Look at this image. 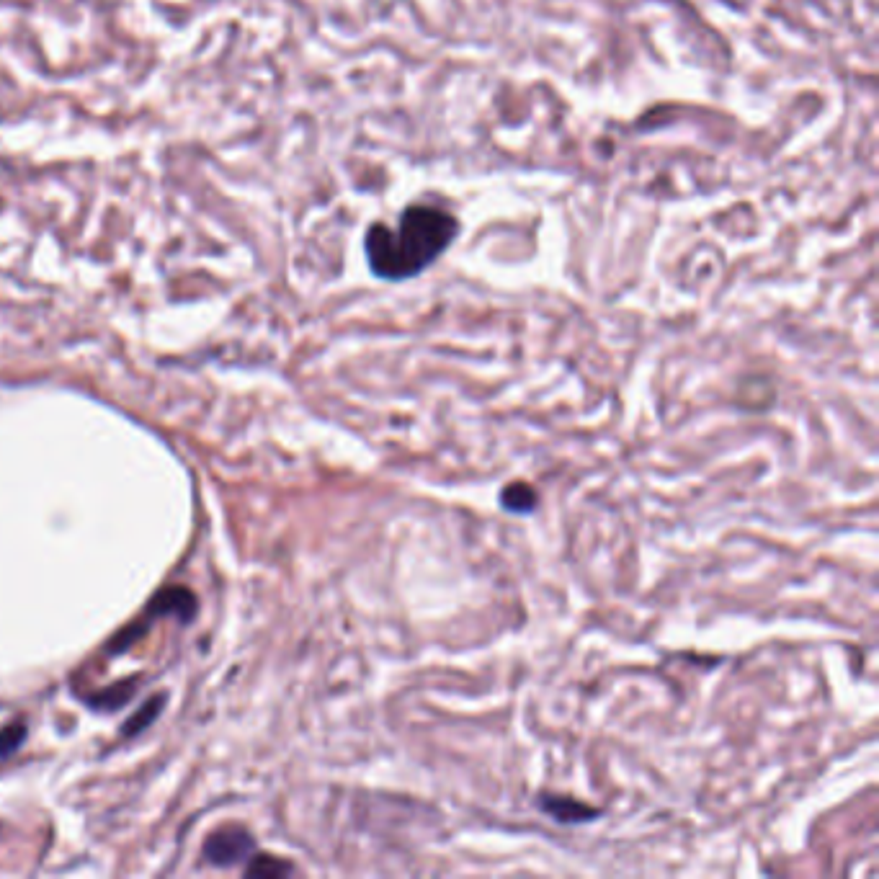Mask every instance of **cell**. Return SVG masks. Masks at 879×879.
<instances>
[{
  "instance_id": "obj_6",
  "label": "cell",
  "mask_w": 879,
  "mask_h": 879,
  "mask_svg": "<svg viewBox=\"0 0 879 879\" xmlns=\"http://www.w3.org/2000/svg\"><path fill=\"white\" fill-rule=\"evenodd\" d=\"M24 735H26V727L21 725V722H13V725H8L6 730H0V761H3L8 753H13L19 748Z\"/></svg>"
},
{
  "instance_id": "obj_4",
  "label": "cell",
  "mask_w": 879,
  "mask_h": 879,
  "mask_svg": "<svg viewBox=\"0 0 879 879\" xmlns=\"http://www.w3.org/2000/svg\"><path fill=\"white\" fill-rule=\"evenodd\" d=\"M501 506L508 513H534L539 506V493L526 483H511L501 490Z\"/></svg>"
},
{
  "instance_id": "obj_5",
  "label": "cell",
  "mask_w": 879,
  "mask_h": 879,
  "mask_svg": "<svg viewBox=\"0 0 879 879\" xmlns=\"http://www.w3.org/2000/svg\"><path fill=\"white\" fill-rule=\"evenodd\" d=\"M294 867L287 864V861L274 859V856H258L253 859L248 867H245V874L248 877H284V874H292Z\"/></svg>"
},
{
  "instance_id": "obj_1",
  "label": "cell",
  "mask_w": 879,
  "mask_h": 879,
  "mask_svg": "<svg viewBox=\"0 0 879 879\" xmlns=\"http://www.w3.org/2000/svg\"><path fill=\"white\" fill-rule=\"evenodd\" d=\"M457 232L459 222L452 212L413 204L400 214L395 227L372 225L364 248L379 279L403 281L426 271L454 243Z\"/></svg>"
},
{
  "instance_id": "obj_2",
  "label": "cell",
  "mask_w": 879,
  "mask_h": 879,
  "mask_svg": "<svg viewBox=\"0 0 879 879\" xmlns=\"http://www.w3.org/2000/svg\"><path fill=\"white\" fill-rule=\"evenodd\" d=\"M253 851V838L232 825V828H222V831L212 833L204 846V859L214 867H230V864H238V861L248 859Z\"/></svg>"
},
{
  "instance_id": "obj_3",
  "label": "cell",
  "mask_w": 879,
  "mask_h": 879,
  "mask_svg": "<svg viewBox=\"0 0 879 879\" xmlns=\"http://www.w3.org/2000/svg\"><path fill=\"white\" fill-rule=\"evenodd\" d=\"M537 805L539 810L552 815L557 823H588V820H596L601 815L599 810H593V807L583 805V802L557 797V794H542Z\"/></svg>"
}]
</instances>
